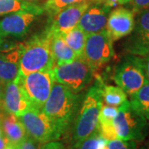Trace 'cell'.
Returning <instances> with one entry per match:
<instances>
[{
  "mask_svg": "<svg viewBox=\"0 0 149 149\" xmlns=\"http://www.w3.org/2000/svg\"><path fill=\"white\" fill-rule=\"evenodd\" d=\"M80 96L65 85L54 82L51 94L42 111L51 121L56 140L70 128L77 114Z\"/></svg>",
  "mask_w": 149,
  "mask_h": 149,
  "instance_id": "6da1fadb",
  "label": "cell"
},
{
  "mask_svg": "<svg viewBox=\"0 0 149 149\" xmlns=\"http://www.w3.org/2000/svg\"><path fill=\"white\" fill-rule=\"evenodd\" d=\"M19 73L27 75L32 72L53 69L55 65L51 50V34L45 32L32 37L28 42L20 44Z\"/></svg>",
  "mask_w": 149,
  "mask_h": 149,
  "instance_id": "7a4b0ae2",
  "label": "cell"
},
{
  "mask_svg": "<svg viewBox=\"0 0 149 149\" xmlns=\"http://www.w3.org/2000/svg\"><path fill=\"white\" fill-rule=\"evenodd\" d=\"M100 85L101 83L97 80L90 88L74 119L72 133V144L74 149L78 148L84 140L97 130L99 113L103 104Z\"/></svg>",
  "mask_w": 149,
  "mask_h": 149,
  "instance_id": "3957f363",
  "label": "cell"
},
{
  "mask_svg": "<svg viewBox=\"0 0 149 149\" xmlns=\"http://www.w3.org/2000/svg\"><path fill=\"white\" fill-rule=\"evenodd\" d=\"M113 80L129 96L148 83L143 57L131 54L126 56L116 65Z\"/></svg>",
  "mask_w": 149,
  "mask_h": 149,
  "instance_id": "277c9868",
  "label": "cell"
},
{
  "mask_svg": "<svg viewBox=\"0 0 149 149\" xmlns=\"http://www.w3.org/2000/svg\"><path fill=\"white\" fill-rule=\"evenodd\" d=\"M113 124L118 138L123 140L143 141L148 129V120L131 106L128 100L118 107Z\"/></svg>",
  "mask_w": 149,
  "mask_h": 149,
  "instance_id": "5b68a950",
  "label": "cell"
},
{
  "mask_svg": "<svg viewBox=\"0 0 149 149\" xmlns=\"http://www.w3.org/2000/svg\"><path fill=\"white\" fill-rule=\"evenodd\" d=\"M94 70L83 58H77L65 64L54 65V80L65 85L74 94L84 90L91 83Z\"/></svg>",
  "mask_w": 149,
  "mask_h": 149,
  "instance_id": "8992f818",
  "label": "cell"
},
{
  "mask_svg": "<svg viewBox=\"0 0 149 149\" xmlns=\"http://www.w3.org/2000/svg\"><path fill=\"white\" fill-rule=\"evenodd\" d=\"M17 80L32 108L41 109L51 94L55 80L52 70L17 75Z\"/></svg>",
  "mask_w": 149,
  "mask_h": 149,
  "instance_id": "52a82bcc",
  "label": "cell"
},
{
  "mask_svg": "<svg viewBox=\"0 0 149 149\" xmlns=\"http://www.w3.org/2000/svg\"><path fill=\"white\" fill-rule=\"evenodd\" d=\"M43 13V8L37 5L31 9L8 14L0 20V36L9 39L23 38L31 29L33 22Z\"/></svg>",
  "mask_w": 149,
  "mask_h": 149,
  "instance_id": "ba28073f",
  "label": "cell"
},
{
  "mask_svg": "<svg viewBox=\"0 0 149 149\" xmlns=\"http://www.w3.org/2000/svg\"><path fill=\"white\" fill-rule=\"evenodd\" d=\"M113 42V41L106 30L88 35L83 59L94 70L100 68L109 62L114 55Z\"/></svg>",
  "mask_w": 149,
  "mask_h": 149,
  "instance_id": "9c48e42d",
  "label": "cell"
},
{
  "mask_svg": "<svg viewBox=\"0 0 149 149\" xmlns=\"http://www.w3.org/2000/svg\"><path fill=\"white\" fill-rule=\"evenodd\" d=\"M17 118L27 135L40 143L56 140L52 123L41 109L32 108Z\"/></svg>",
  "mask_w": 149,
  "mask_h": 149,
  "instance_id": "30bf717a",
  "label": "cell"
},
{
  "mask_svg": "<svg viewBox=\"0 0 149 149\" xmlns=\"http://www.w3.org/2000/svg\"><path fill=\"white\" fill-rule=\"evenodd\" d=\"M91 4V0H85L61 9L53 17H51L52 20L47 31L51 35L65 37L77 26L82 14Z\"/></svg>",
  "mask_w": 149,
  "mask_h": 149,
  "instance_id": "8fae6325",
  "label": "cell"
},
{
  "mask_svg": "<svg viewBox=\"0 0 149 149\" xmlns=\"http://www.w3.org/2000/svg\"><path fill=\"white\" fill-rule=\"evenodd\" d=\"M124 49L128 54L145 56L149 53V9L139 13Z\"/></svg>",
  "mask_w": 149,
  "mask_h": 149,
  "instance_id": "7c38bea8",
  "label": "cell"
},
{
  "mask_svg": "<svg viewBox=\"0 0 149 149\" xmlns=\"http://www.w3.org/2000/svg\"><path fill=\"white\" fill-rule=\"evenodd\" d=\"M135 24V14L128 8L116 7L110 11L105 30L114 41L128 36L133 30Z\"/></svg>",
  "mask_w": 149,
  "mask_h": 149,
  "instance_id": "4fadbf2b",
  "label": "cell"
},
{
  "mask_svg": "<svg viewBox=\"0 0 149 149\" xmlns=\"http://www.w3.org/2000/svg\"><path fill=\"white\" fill-rule=\"evenodd\" d=\"M2 107L5 112L14 114L17 117L32 109V105L22 91L17 77L4 85Z\"/></svg>",
  "mask_w": 149,
  "mask_h": 149,
  "instance_id": "5bb4252c",
  "label": "cell"
},
{
  "mask_svg": "<svg viewBox=\"0 0 149 149\" xmlns=\"http://www.w3.org/2000/svg\"><path fill=\"white\" fill-rule=\"evenodd\" d=\"M111 8L101 3L91 4L78 22L77 27L85 34L91 35L105 30L108 16Z\"/></svg>",
  "mask_w": 149,
  "mask_h": 149,
  "instance_id": "9a60e30c",
  "label": "cell"
},
{
  "mask_svg": "<svg viewBox=\"0 0 149 149\" xmlns=\"http://www.w3.org/2000/svg\"><path fill=\"white\" fill-rule=\"evenodd\" d=\"M20 44L18 47L8 52H0V81L5 85L14 80L19 73Z\"/></svg>",
  "mask_w": 149,
  "mask_h": 149,
  "instance_id": "2e32d148",
  "label": "cell"
},
{
  "mask_svg": "<svg viewBox=\"0 0 149 149\" xmlns=\"http://www.w3.org/2000/svg\"><path fill=\"white\" fill-rule=\"evenodd\" d=\"M0 126L4 136L11 143L19 144L27 138V133L22 123L16 115L9 113H0Z\"/></svg>",
  "mask_w": 149,
  "mask_h": 149,
  "instance_id": "e0dca14e",
  "label": "cell"
},
{
  "mask_svg": "<svg viewBox=\"0 0 149 149\" xmlns=\"http://www.w3.org/2000/svg\"><path fill=\"white\" fill-rule=\"evenodd\" d=\"M51 50L55 65L69 63L78 58L62 36L51 35Z\"/></svg>",
  "mask_w": 149,
  "mask_h": 149,
  "instance_id": "ac0fdd59",
  "label": "cell"
},
{
  "mask_svg": "<svg viewBox=\"0 0 149 149\" xmlns=\"http://www.w3.org/2000/svg\"><path fill=\"white\" fill-rule=\"evenodd\" d=\"M129 103L136 111L149 121V82L130 95Z\"/></svg>",
  "mask_w": 149,
  "mask_h": 149,
  "instance_id": "d6986e66",
  "label": "cell"
},
{
  "mask_svg": "<svg viewBox=\"0 0 149 149\" xmlns=\"http://www.w3.org/2000/svg\"><path fill=\"white\" fill-rule=\"evenodd\" d=\"M100 93L103 102L110 106L118 107L128 100L127 94L119 86L111 85H100Z\"/></svg>",
  "mask_w": 149,
  "mask_h": 149,
  "instance_id": "ffe728a7",
  "label": "cell"
},
{
  "mask_svg": "<svg viewBox=\"0 0 149 149\" xmlns=\"http://www.w3.org/2000/svg\"><path fill=\"white\" fill-rule=\"evenodd\" d=\"M64 37L65 42L68 44L72 51L76 54L78 58H83V53L85 46L87 35L79 27H74Z\"/></svg>",
  "mask_w": 149,
  "mask_h": 149,
  "instance_id": "44dd1931",
  "label": "cell"
},
{
  "mask_svg": "<svg viewBox=\"0 0 149 149\" xmlns=\"http://www.w3.org/2000/svg\"><path fill=\"white\" fill-rule=\"evenodd\" d=\"M37 6L24 0H0V16L8 15L18 11L31 9Z\"/></svg>",
  "mask_w": 149,
  "mask_h": 149,
  "instance_id": "7402d4cb",
  "label": "cell"
},
{
  "mask_svg": "<svg viewBox=\"0 0 149 149\" xmlns=\"http://www.w3.org/2000/svg\"><path fill=\"white\" fill-rule=\"evenodd\" d=\"M83 1L85 0H47L43 6V9L49 16L53 17L65 8Z\"/></svg>",
  "mask_w": 149,
  "mask_h": 149,
  "instance_id": "603a6c76",
  "label": "cell"
},
{
  "mask_svg": "<svg viewBox=\"0 0 149 149\" xmlns=\"http://www.w3.org/2000/svg\"><path fill=\"white\" fill-rule=\"evenodd\" d=\"M108 149H138L137 142L117 139L108 142Z\"/></svg>",
  "mask_w": 149,
  "mask_h": 149,
  "instance_id": "cb8c5ba5",
  "label": "cell"
},
{
  "mask_svg": "<svg viewBox=\"0 0 149 149\" xmlns=\"http://www.w3.org/2000/svg\"><path fill=\"white\" fill-rule=\"evenodd\" d=\"M99 140L100 134L96 130L90 137L84 140L79 146L78 149H99Z\"/></svg>",
  "mask_w": 149,
  "mask_h": 149,
  "instance_id": "d4e9b609",
  "label": "cell"
},
{
  "mask_svg": "<svg viewBox=\"0 0 149 149\" xmlns=\"http://www.w3.org/2000/svg\"><path fill=\"white\" fill-rule=\"evenodd\" d=\"M128 4L130 9L136 15L144 10L149 9V0H131Z\"/></svg>",
  "mask_w": 149,
  "mask_h": 149,
  "instance_id": "484cf974",
  "label": "cell"
},
{
  "mask_svg": "<svg viewBox=\"0 0 149 149\" xmlns=\"http://www.w3.org/2000/svg\"><path fill=\"white\" fill-rule=\"evenodd\" d=\"M19 149H40V143L27 135V138L23 139L21 143L17 144Z\"/></svg>",
  "mask_w": 149,
  "mask_h": 149,
  "instance_id": "4316f807",
  "label": "cell"
},
{
  "mask_svg": "<svg viewBox=\"0 0 149 149\" xmlns=\"http://www.w3.org/2000/svg\"><path fill=\"white\" fill-rule=\"evenodd\" d=\"M19 44L12 42L9 38H3L0 36V52H8L18 47Z\"/></svg>",
  "mask_w": 149,
  "mask_h": 149,
  "instance_id": "83f0119b",
  "label": "cell"
},
{
  "mask_svg": "<svg viewBox=\"0 0 149 149\" xmlns=\"http://www.w3.org/2000/svg\"><path fill=\"white\" fill-rule=\"evenodd\" d=\"M91 3L95 2V3H101L109 8H116L118 6L124 5L128 3L131 0H91Z\"/></svg>",
  "mask_w": 149,
  "mask_h": 149,
  "instance_id": "f1b7e54d",
  "label": "cell"
},
{
  "mask_svg": "<svg viewBox=\"0 0 149 149\" xmlns=\"http://www.w3.org/2000/svg\"><path fill=\"white\" fill-rule=\"evenodd\" d=\"M40 149H65L64 144L56 140L55 141H50L42 145Z\"/></svg>",
  "mask_w": 149,
  "mask_h": 149,
  "instance_id": "f546056e",
  "label": "cell"
},
{
  "mask_svg": "<svg viewBox=\"0 0 149 149\" xmlns=\"http://www.w3.org/2000/svg\"><path fill=\"white\" fill-rule=\"evenodd\" d=\"M10 143L9 140L6 136H0V149H5Z\"/></svg>",
  "mask_w": 149,
  "mask_h": 149,
  "instance_id": "4dcf8cb0",
  "label": "cell"
},
{
  "mask_svg": "<svg viewBox=\"0 0 149 149\" xmlns=\"http://www.w3.org/2000/svg\"><path fill=\"white\" fill-rule=\"evenodd\" d=\"M143 57V62H144V67H145V71H146V75L149 82V53Z\"/></svg>",
  "mask_w": 149,
  "mask_h": 149,
  "instance_id": "1f68e13d",
  "label": "cell"
},
{
  "mask_svg": "<svg viewBox=\"0 0 149 149\" xmlns=\"http://www.w3.org/2000/svg\"><path fill=\"white\" fill-rule=\"evenodd\" d=\"M3 91H4V85L0 81V107H2L3 104Z\"/></svg>",
  "mask_w": 149,
  "mask_h": 149,
  "instance_id": "d6a6232c",
  "label": "cell"
},
{
  "mask_svg": "<svg viewBox=\"0 0 149 149\" xmlns=\"http://www.w3.org/2000/svg\"><path fill=\"white\" fill-rule=\"evenodd\" d=\"M5 149H19V148H18V146L16 145V144L10 143Z\"/></svg>",
  "mask_w": 149,
  "mask_h": 149,
  "instance_id": "836d02e7",
  "label": "cell"
},
{
  "mask_svg": "<svg viewBox=\"0 0 149 149\" xmlns=\"http://www.w3.org/2000/svg\"><path fill=\"white\" fill-rule=\"evenodd\" d=\"M3 135H4V134H3V129L0 126V136H3Z\"/></svg>",
  "mask_w": 149,
  "mask_h": 149,
  "instance_id": "e575fe53",
  "label": "cell"
},
{
  "mask_svg": "<svg viewBox=\"0 0 149 149\" xmlns=\"http://www.w3.org/2000/svg\"><path fill=\"white\" fill-rule=\"evenodd\" d=\"M24 1H28V2H31V1H34V0H24Z\"/></svg>",
  "mask_w": 149,
  "mask_h": 149,
  "instance_id": "d590c367",
  "label": "cell"
},
{
  "mask_svg": "<svg viewBox=\"0 0 149 149\" xmlns=\"http://www.w3.org/2000/svg\"><path fill=\"white\" fill-rule=\"evenodd\" d=\"M140 149H148V148H145V147H143V148H140Z\"/></svg>",
  "mask_w": 149,
  "mask_h": 149,
  "instance_id": "8d00e7d4",
  "label": "cell"
}]
</instances>
